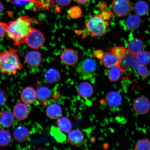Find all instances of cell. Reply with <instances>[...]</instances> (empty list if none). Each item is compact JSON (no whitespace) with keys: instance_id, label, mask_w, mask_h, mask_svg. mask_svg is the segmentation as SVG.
<instances>
[{"instance_id":"1","label":"cell","mask_w":150,"mask_h":150,"mask_svg":"<svg viewBox=\"0 0 150 150\" xmlns=\"http://www.w3.org/2000/svg\"><path fill=\"white\" fill-rule=\"evenodd\" d=\"M35 20L28 16H21L7 23L6 35L7 38L18 46L25 44V39L33 28L32 22Z\"/></svg>"},{"instance_id":"2","label":"cell","mask_w":150,"mask_h":150,"mask_svg":"<svg viewBox=\"0 0 150 150\" xmlns=\"http://www.w3.org/2000/svg\"><path fill=\"white\" fill-rule=\"evenodd\" d=\"M23 67L16 49L11 47L6 52H0V72L2 74L15 75Z\"/></svg>"},{"instance_id":"3","label":"cell","mask_w":150,"mask_h":150,"mask_svg":"<svg viewBox=\"0 0 150 150\" xmlns=\"http://www.w3.org/2000/svg\"><path fill=\"white\" fill-rule=\"evenodd\" d=\"M85 26L87 32L91 37H100L107 32L109 23L100 13L90 18L85 24Z\"/></svg>"},{"instance_id":"4","label":"cell","mask_w":150,"mask_h":150,"mask_svg":"<svg viewBox=\"0 0 150 150\" xmlns=\"http://www.w3.org/2000/svg\"><path fill=\"white\" fill-rule=\"evenodd\" d=\"M96 64L93 59L87 58L76 66V70L80 78L84 80H91L94 76Z\"/></svg>"},{"instance_id":"5","label":"cell","mask_w":150,"mask_h":150,"mask_svg":"<svg viewBox=\"0 0 150 150\" xmlns=\"http://www.w3.org/2000/svg\"><path fill=\"white\" fill-rule=\"evenodd\" d=\"M12 4L28 8H33L37 10L48 9L52 8L54 0H8Z\"/></svg>"},{"instance_id":"6","label":"cell","mask_w":150,"mask_h":150,"mask_svg":"<svg viewBox=\"0 0 150 150\" xmlns=\"http://www.w3.org/2000/svg\"><path fill=\"white\" fill-rule=\"evenodd\" d=\"M45 39L40 31L33 28L25 39V44L33 49H38L44 46Z\"/></svg>"},{"instance_id":"7","label":"cell","mask_w":150,"mask_h":150,"mask_svg":"<svg viewBox=\"0 0 150 150\" xmlns=\"http://www.w3.org/2000/svg\"><path fill=\"white\" fill-rule=\"evenodd\" d=\"M112 7L114 13L118 16L122 17L129 13L132 5L130 0H113Z\"/></svg>"},{"instance_id":"8","label":"cell","mask_w":150,"mask_h":150,"mask_svg":"<svg viewBox=\"0 0 150 150\" xmlns=\"http://www.w3.org/2000/svg\"><path fill=\"white\" fill-rule=\"evenodd\" d=\"M133 106L137 113L139 115H145L150 111V102L146 97H140L134 100Z\"/></svg>"},{"instance_id":"9","label":"cell","mask_w":150,"mask_h":150,"mask_svg":"<svg viewBox=\"0 0 150 150\" xmlns=\"http://www.w3.org/2000/svg\"><path fill=\"white\" fill-rule=\"evenodd\" d=\"M60 58L64 64L71 66L76 64L78 61L79 57L77 52L74 50L67 48L62 52Z\"/></svg>"},{"instance_id":"10","label":"cell","mask_w":150,"mask_h":150,"mask_svg":"<svg viewBox=\"0 0 150 150\" xmlns=\"http://www.w3.org/2000/svg\"><path fill=\"white\" fill-rule=\"evenodd\" d=\"M29 112V108L27 104L23 103H18L15 105L13 113L16 119L23 121L27 118Z\"/></svg>"},{"instance_id":"11","label":"cell","mask_w":150,"mask_h":150,"mask_svg":"<svg viewBox=\"0 0 150 150\" xmlns=\"http://www.w3.org/2000/svg\"><path fill=\"white\" fill-rule=\"evenodd\" d=\"M20 98L22 102L27 105L32 104L37 98L36 91L31 87L24 88L21 93Z\"/></svg>"},{"instance_id":"12","label":"cell","mask_w":150,"mask_h":150,"mask_svg":"<svg viewBox=\"0 0 150 150\" xmlns=\"http://www.w3.org/2000/svg\"><path fill=\"white\" fill-rule=\"evenodd\" d=\"M25 59L26 62L30 67H37L40 65L42 63V54L38 51H30L26 54Z\"/></svg>"},{"instance_id":"13","label":"cell","mask_w":150,"mask_h":150,"mask_svg":"<svg viewBox=\"0 0 150 150\" xmlns=\"http://www.w3.org/2000/svg\"><path fill=\"white\" fill-rule=\"evenodd\" d=\"M101 60L103 65L106 68L110 69L115 66L119 67V58L111 52H105Z\"/></svg>"},{"instance_id":"14","label":"cell","mask_w":150,"mask_h":150,"mask_svg":"<svg viewBox=\"0 0 150 150\" xmlns=\"http://www.w3.org/2000/svg\"><path fill=\"white\" fill-rule=\"evenodd\" d=\"M37 97L41 105L47 104L51 97V93L48 88L45 86H40L37 88Z\"/></svg>"},{"instance_id":"15","label":"cell","mask_w":150,"mask_h":150,"mask_svg":"<svg viewBox=\"0 0 150 150\" xmlns=\"http://www.w3.org/2000/svg\"><path fill=\"white\" fill-rule=\"evenodd\" d=\"M14 117L13 112L10 110H4L0 112V125L5 128L11 127L13 124Z\"/></svg>"},{"instance_id":"16","label":"cell","mask_w":150,"mask_h":150,"mask_svg":"<svg viewBox=\"0 0 150 150\" xmlns=\"http://www.w3.org/2000/svg\"><path fill=\"white\" fill-rule=\"evenodd\" d=\"M77 92L78 94L82 98L84 99L88 98L93 94V88L92 86L88 82H82L78 86Z\"/></svg>"},{"instance_id":"17","label":"cell","mask_w":150,"mask_h":150,"mask_svg":"<svg viewBox=\"0 0 150 150\" xmlns=\"http://www.w3.org/2000/svg\"><path fill=\"white\" fill-rule=\"evenodd\" d=\"M30 134L29 130L24 126L18 127L15 129L13 137L16 142L22 143L26 141L29 138Z\"/></svg>"},{"instance_id":"18","label":"cell","mask_w":150,"mask_h":150,"mask_svg":"<svg viewBox=\"0 0 150 150\" xmlns=\"http://www.w3.org/2000/svg\"><path fill=\"white\" fill-rule=\"evenodd\" d=\"M144 46V43L141 39L134 38L129 43L127 50L129 53L135 56L142 51Z\"/></svg>"},{"instance_id":"19","label":"cell","mask_w":150,"mask_h":150,"mask_svg":"<svg viewBox=\"0 0 150 150\" xmlns=\"http://www.w3.org/2000/svg\"><path fill=\"white\" fill-rule=\"evenodd\" d=\"M106 100L108 105L110 107L117 108L122 102V96L117 92H110L106 95Z\"/></svg>"},{"instance_id":"20","label":"cell","mask_w":150,"mask_h":150,"mask_svg":"<svg viewBox=\"0 0 150 150\" xmlns=\"http://www.w3.org/2000/svg\"><path fill=\"white\" fill-rule=\"evenodd\" d=\"M46 112L47 116L50 119L56 120L61 117L62 111L61 106L59 104L53 103L47 107Z\"/></svg>"},{"instance_id":"21","label":"cell","mask_w":150,"mask_h":150,"mask_svg":"<svg viewBox=\"0 0 150 150\" xmlns=\"http://www.w3.org/2000/svg\"><path fill=\"white\" fill-rule=\"evenodd\" d=\"M68 139L71 144L73 145L77 146L83 142L84 136L81 131L74 130L70 131L68 135Z\"/></svg>"},{"instance_id":"22","label":"cell","mask_w":150,"mask_h":150,"mask_svg":"<svg viewBox=\"0 0 150 150\" xmlns=\"http://www.w3.org/2000/svg\"><path fill=\"white\" fill-rule=\"evenodd\" d=\"M45 77L46 82L49 84L57 83L61 79L59 71L54 68L49 69L45 74Z\"/></svg>"},{"instance_id":"23","label":"cell","mask_w":150,"mask_h":150,"mask_svg":"<svg viewBox=\"0 0 150 150\" xmlns=\"http://www.w3.org/2000/svg\"><path fill=\"white\" fill-rule=\"evenodd\" d=\"M142 20L139 16L137 14L132 15L129 16L126 20V24L127 28L131 30H135L139 28Z\"/></svg>"},{"instance_id":"24","label":"cell","mask_w":150,"mask_h":150,"mask_svg":"<svg viewBox=\"0 0 150 150\" xmlns=\"http://www.w3.org/2000/svg\"><path fill=\"white\" fill-rule=\"evenodd\" d=\"M57 124L58 127L63 132L69 133L72 129V123L69 118L67 117H60L58 119Z\"/></svg>"},{"instance_id":"25","label":"cell","mask_w":150,"mask_h":150,"mask_svg":"<svg viewBox=\"0 0 150 150\" xmlns=\"http://www.w3.org/2000/svg\"><path fill=\"white\" fill-rule=\"evenodd\" d=\"M149 6L146 2L139 1L137 2L134 7V10L136 14L143 16L147 14L149 11Z\"/></svg>"},{"instance_id":"26","label":"cell","mask_w":150,"mask_h":150,"mask_svg":"<svg viewBox=\"0 0 150 150\" xmlns=\"http://www.w3.org/2000/svg\"><path fill=\"white\" fill-rule=\"evenodd\" d=\"M136 61L141 64L146 65L150 62V53L147 51H142L134 56Z\"/></svg>"},{"instance_id":"27","label":"cell","mask_w":150,"mask_h":150,"mask_svg":"<svg viewBox=\"0 0 150 150\" xmlns=\"http://www.w3.org/2000/svg\"><path fill=\"white\" fill-rule=\"evenodd\" d=\"M50 134L51 135L59 142H63L67 139V137L63 134L59 127L52 126L50 129Z\"/></svg>"},{"instance_id":"28","label":"cell","mask_w":150,"mask_h":150,"mask_svg":"<svg viewBox=\"0 0 150 150\" xmlns=\"http://www.w3.org/2000/svg\"><path fill=\"white\" fill-rule=\"evenodd\" d=\"M108 72L109 80L111 82H116L120 79L122 71L119 67L115 66L110 68Z\"/></svg>"},{"instance_id":"29","label":"cell","mask_w":150,"mask_h":150,"mask_svg":"<svg viewBox=\"0 0 150 150\" xmlns=\"http://www.w3.org/2000/svg\"><path fill=\"white\" fill-rule=\"evenodd\" d=\"M12 140L11 135L8 131L0 130V147H5L9 145Z\"/></svg>"},{"instance_id":"30","label":"cell","mask_w":150,"mask_h":150,"mask_svg":"<svg viewBox=\"0 0 150 150\" xmlns=\"http://www.w3.org/2000/svg\"><path fill=\"white\" fill-rule=\"evenodd\" d=\"M134 149L137 150H150V140L146 139L138 140L135 146Z\"/></svg>"},{"instance_id":"31","label":"cell","mask_w":150,"mask_h":150,"mask_svg":"<svg viewBox=\"0 0 150 150\" xmlns=\"http://www.w3.org/2000/svg\"><path fill=\"white\" fill-rule=\"evenodd\" d=\"M68 14L70 17L73 19H76L81 17L82 15V10L80 7L74 6L69 9Z\"/></svg>"},{"instance_id":"32","label":"cell","mask_w":150,"mask_h":150,"mask_svg":"<svg viewBox=\"0 0 150 150\" xmlns=\"http://www.w3.org/2000/svg\"><path fill=\"white\" fill-rule=\"evenodd\" d=\"M111 52L120 59L125 54L127 51L126 48L122 46H117L112 48Z\"/></svg>"},{"instance_id":"33","label":"cell","mask_w":150,"mask_h":150,"mask_svg":"<svg viewBox=\"0 0 150 150\" xmlns=\"http://www.w3.org/2000/svg\"><path fill=\"white\" fill-rule=\"evenodd\" d=\"M8 96L4 90L0 89V107L4 105L7 102Z\"/></svg>"},{"instance_id":"34","label":"cell","mask_w":150,"mask_h":150,"mask_svg":"<svg viewBox=\"0 0 150 150\" xmlns=\"http://www.w3.org/2000/svg\"><path fill=\"white\" fill-rule=\"evenodd\" d=\"M7 28V23L0 22V38L3 37L6 33Z\"/></svg>"},{"instance_id":"35","label":"cell","mask_w":150,"mask_h":150,"mask_svg":"<svg viewBox=\"0 0 150 150\" xmlns=\"http://www.w3.org/2000/svg\"><path fill=\"white\" fill-rule=\"evenodd\" d=\"M72 0H56L57 4L61 6H66L70 4Z\"/></svg>"},{"instance_id":"36","label":"cell","mask_w":150,"mask_h":150,"mask_svg":"<svg viewBox=\"0 0 150 150\" xmlns=\"http://www.w3.org/2000/svg\"><path fill=\"white\" fill-rule=\"evenodd\" d=\"M105 52L101 50H95L94 52V55L98 59L101 60L104 55Z\"/></svg>"},{"instance_id":"37","label":"cell","mask_w":150,"mask_h":150,"mask_svg":"<svg viewBox=\"0 0 150 150\" xmlns=\"http://www.w3.org/2000/svg\"><path fill=\"white\" fill-rule=\"evenodd\" d=\"M77 2L80 4H84L87 3L89 0H76Z\"/></svg>"},{"instance_id":"38","label":"cell","mask_w":150,"mask_h":150,"mask_svg":"<svg viewBox=\"0 0 150 150\" xmlns=\"http://www.w3.org/2000/svg\"><path fill=\"white\" fill-rule=\"evenodd\" d=\"M4 10V7L0 1V16L3 13Z\"/></svg>"}]
</instances>
